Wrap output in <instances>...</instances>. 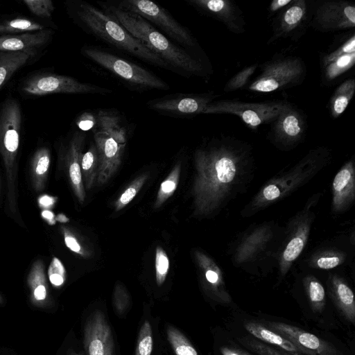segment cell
<instances>
[{"instance_id":"6da1fadb","label":"cell","mask_w":355,"mask_h":355,"mask_svg":"<svg viewBox=\"0 0 355 355\" xmlns=\"http://www.w3.org/2000/svg\"><path fill=\"white\" fill-rule=\"evenodd\" d=\"M64 6L69 18L87 35L151 65L172 71L162 58L101 8L83 0H67Z\"/></svg>"},{"instance_id":"7a4b0ae2","label":"cell","mask_w":355,"mask_h":355,"mask_svg":"<svg viewBox=\"0 0 355 355\" xmlns=\"http://www.w3.org/2000/svg\"><path fill=\"white\" fill-rule=\"evenodd\" d=\"M101 8L110 14L133 37L162 58L173 73L184 78L205 77L202 63L187 50L173 42L141 16L124 11L111 1H98Z\"/></svg>"},{"instance_id":"3957f363","label":"cell","mask_w":355,"mask_h":355,"mask_svg":"<svg viewBox=\"0 0 355 355\" xmlns=\"http://www.w3.org/2000/svg\"><path fill=\"white\" fill-rule=\"evenodd\" d=\"M23 118L21 105L15 97L9 95L0 103V155L6 172L9 206L13 214L17 211L15 180Z\"/></svg>"},{"instance_id":"277c9868","label":"cell","mask_w":355,"mask_h":355,"mask_svg":"<svg viewBox=\"0 0 355 355\" xmlns=\"http://www.w3.org/2000/svg\"><path fill=\"white\" fill-rule=\"evenodd\" d=\"M81 55L118 78L126 87L137 92L166 91L170 85L150 71L103 48L84 45Z\"/></svg>"},{"instance_id":"5b68a950","label":"cell","mask_w":355,"mask_h":355,"mask_svg":"<svg viewBox=\"0 0 355 355\" xmlns=\"http://www.w3.org/2000/svg\"><path fill=\"white\" fill-rule=\"evenodd\" d=\"M17 92L21 96L30 98L55 94L109 95L113 91L71 76L39 70L24 77L18 83Z\"/></svg>"},{"instance_id":"8992f818","label":"cell","mask_w":355,"mask_h":355,"mask_svg":"<svg viewBox=\"0 0 355 355\" xmlns=\"http://www.w3.org/2000/svg\"><path fill=\"white\" fill-rule=\"evenodd\" d=\"M114 6L124 11L137 14L150 24H154L168 38L187 50L196 47V38L190 31L178 21L164 8L149 0L112 1Z\"/></svg>"},{"instance_id":"52a82bcc","label":"cell","mask_w":355,"mask_h":355,"mask_svg":"<svg viewBox=\"0 0 355 355\" xmlns=\"http://www.w3.org/2000/svg\"><path fill=\"white\" fill-rule=\"evenodd\" d=\"M129 128H119L93 132V139L98 154V171L96 182L105 184L118 170L127 144Z\"/></svg>"},{"instance_id":"ba28073f","label":"cell","mask_w":355,"mask_h":355,"mask_svg":"<svg viewBox=\"0 0 355 355\" xmlns=\"http://www.w3.org/2000/svg\"><path fill=\"white\" fill-rule=\"evenodd\" d=\"M284 102L243 103L234 101H214L209 103L203 114L227 113L236 115L252 128L274 121L286 106Z\"/></svg>"},{"instance_id":"9c48e42d","label":"cell","mask_w":355,"mask_h":355,"mask_svg":"<svg viewBox=\"0 0 355 355\" xmlns=\"http://www.w3.org/2000/svg\"><path fill=\"white\" fill-rule=\"evenodd\" d=\"M305 74L298 58H288L269 63L263 73L250 85V91L268 93L299 83Z\"/></svg>"},{"instance_id":"30bf717a","label":"cell","mask_w":355,"mask_h":355,"mask_svg":"<svg viewBox=\"0 0 355 355\" xmlns=\"http://www.w3.org/2000/svg\"><path fill=\"white\" fill-rule=\"evenodd\" d=\"M212 99L210 94L174 93L150 99L146 106L162 115L185 118L203 114Z\"/></svg>"},{"instance_id":"8fae6325","label":"cell","mask_w":355,"mask_h":355,"mask_svg":"<svg viewBox=\"0 0 355 355\" xmlns=\"http://www.w3.org/2000/svg\"><path fill=\"white\" fill-rule=\"evenodd\" d=\"M86 137L85 132L73 130L60 144V158L67 166L73 191L80 203L85 199L80 161Z\"/></svg>"},{"instance_id":"7c38bea8","label":"cell","mask_w":355,"mask_h":355,"mask_svg":"<svg viewBox=\"0 0 355 355\" xmlns=\"http://www.w3.org/2000/svg\"><path fill=\"white\" fill-rule=\"evenodd\" d=\"M313 26L322 31L354 28L355 7L345 1H328L315 11Z\"/></svg>"},{"instance_id":"4fadbf2b","label":"cell","mask_w":355,"mask_h":355,"mask_svg":"<svg viewBox=\"0 0 355 355\" xmlns=\"http://www.w3.org/2000/svg\"><path fill=\"white\" fill-rule=\"evenodd\" d=\"M271 330L284 336L298 347L314 352L316 355H343L329 343L297 327L280 322L267 321Z\"/></svg>"},{"instance_id":"5bb4252c","label":"cell","mask_w":355,"mask_h":355,"mask_svg":"<svg viewBox=\"0 0 355 355\" xmlns=\"http://www.w3.org/2000/svg\"><path fill=\"white\" fill-rule=\"evenodd\" d=\"M199 12L223 23L231 31H243V20L239 10L230 1L225 0H185Z\"/></svg>"},{"instance_id":"9a60e30c","label":"cell","mask_w":355,"mask_h":355,"mask_svg":"<svg viewBox=\"0 0 355 355\" xmlns=\"http://www.w3.org/2000/svg\"><path fill=\"white\" fill-rule=\"evenodd\" d=\"M113 339L105 315L95 311L88 318L84 329V347L87 355H104L109 343Z\"/></svg>"},{"instance_id":"2e32d148","label":"cell","mask_w":355,"mask_h":355,"mask_svg":"<svg viewBox=\"0 0 355 355\" xmlns=\"http://www.w3.org/2000/svg\"><path fill=\"white\" fill-rule=\"evenodd\" d=\"M55 31L47 28L34 32L0 36L1 51H28L42 55V51L50 44Z\"/></svg>"},{"instance_id":"e0dca14e","label":"cell","mask_w":355,"mask_h":355,"mask_svg":"<svg viewBox=\"0 0 355 355\" xmlns=\"http://www.w3.org/2000/svg\"><path fill=\"white\" fill-rule=\"evenodd\" d=\"M245 329L254 338L263 342L278 346L282 349L293 355H316L314 352L305 350L284 336L255 322H247L244 324Z\"/></svg>"},{"instance_id":"ac0fdd59","label":"cell","mask_w":355,"mask_h":355,"mask_svg":"<svg viewBox=\"0 0 355 355\" xmlns=\"http://www.w3.org/2000/svg\"><path fill=\"white\" fill-rule=\"evenodd\" d=\"M274 129L277 136L288 140L300 138L305 130V121L300 113L288 104L274 121Z\"/></svg>"},{"instance_id":"d6986e66","label":"cell","mask_w":355,"mask_h":355,"mask_svg":"<svg viewBox=\"0 0 355 355\" xmlns=\"http://www.w3.org/2000/svg\"><path fill=\"white\" fill-rule=\"evenodd\" d=\"M31 303L37 307L44 308L50 303L49 287L44 272V264L40 259L35 261L27 278Z\"/></svg>"},{"instance_id":"ffe728a7","label":"cell","mask_w":355,"mask_h":355,"mask_svg":"<svg viewBox=\"0 0 355 355\" xmlns=\"http://www.w3.org/2000/svg\"><path fill=\"white\" fill-rule=\"evenodd\" d=\"M57 28L53 22H44L24 15L0 17V36Z\"/></svg>"},{"instance_id":"44dd1931","label":"cell","mask_w":355,"mask_h":355,"mask_svg":"<svg viewBox=\"0 0 355 355\" xmlns=\"http://www.w3.org/2000/svg\"><path fill=\"white\" fill-rule=\"evenodd\" d=\"M40 55L28 51H0V91L17 71L33 63Z\"/></svg>"},{"instance_id":"7402d4cb","label":"cell","mask_w":355,"mask_h":355,"mask_svg":"<svg viewBox=\"0 0 355 355\" xmlns=\"http://www.w3.org/2000/svg\"><path fill=\"white\" fill-rule=\"evenodd\" d=\"M51 163V151L46 146L38 147L31 161V173L33 188L42 190L47 178Z\"/></svg>"},{"instance_id":"603a6c76","label":"cell","mask_w":355,"mask_h":355,"mask_svg":"<svg viewBox=\"0 0 355 355\" xmlns=\"http://www.w3.org/2000/svg\"><path fill=\"white\" fill-rule=\"evenodd\" d=\"M306 13V5L304 0L292 1L279 18L277 33L282 35L294 31L304 21Z\"/></svg>"},{"instance_id":"cb8c5ba5","label":"cell","mask_w":355,"mask_h":355,"mask_svg":"<svg viewBox=\"0 0 355 355\" xmlns=\"http://www.w3.org/2000/svg\"><path fill=\"white\" fill-rule=\"evenodd\" d=\"M80 167L83 180L86 189L89 190L96 182L98 171V154L94 141L89 144L87 150L83 153Z\"/></svg>"},{"instance_id":"d4e9b609","label":"cell","mask_w":355,"mask_h":355,"mask_svg":"<svg viewBox=\"0 0 355 355\" xmlns=\"http://www.w3.org/2000/svg\"><path fill=\"white\" fill-rule=\"evenodd\" d=\"M335 298L338 309L351 323H355V302L351 288L343 282L335 283Z\"/></svg>"},{"instance_id":"484cf974","label":"cell","mask_w":355,"mask_h":355,"mask_svg":"<svg viewBox=\"0 0 355 355\" xmlns=\"http://www.w3.org/2000/svg\"><path fill=\"white\" fill-rule=\"evenodd\" d=\"M354 91V78L345 80L336 89L330 101V110L334 117L339 116L345 110Z\"/></svg>"},{"instance_id":"4316f807","label":"cell","mask_w":355,"mask_h":355,"mask_svg":"<svg viewBox=\"0 0 355 355\" xmlns=\"http://www.w3.org/2000/svg\"><path fill=\"white\" fill-rule=\"evenodd\" d=\"M180 171L181 162H179L162 182L157 194L154 208L157 209L161 207L173 194L179 182Z\"/></svg>"},{"instance_id":"83f0119b","label":"cell","mask_w":355,"mask_h":355,"mask_svg":"<svg viewBox=\"0 0 355 355\" xmlns=\"http://www.w3.org/2000/svg\"><path fill=\"white\" fill-rule=\"evenodd\" d=\"M166 335L176 355H198L189 340L175 327L168 325Z\"/></svg>"},{"instance_id":"f1b7e54d","label":"cell","mask_w":355,"mask_h":355,"mask_svg":"<svg viewBox=\"0 0 355 355\" xmlns=\"http://www.w3.org/2000/svg\"><path fill=\"white\" fill-rule=\"evenodd\" d=\"M355 63V52L343 55L324 67L326 79L331 80L352 68Z\"/></svg>"},{"instance_id":"f546056e","label":"cell","mask_w":355,"mask_h":355,"mask_svg":"<svg viewBox=\"0 0 355 355\" xmlns=\"http://www.w3.org/2000/svg\"><path fill=\"white\" fill-rule=\"evenodd\" d=\"M30 12L42 21H50L55 10L51 0H23Z\"/></svg>"},{"instance_id":"4dcf8cb0","label":"cell","mask_w":355,"mask_h":355,"mask_svg":"<svg viewBox=\"0 0 355 355\" xmlns=\"http://www.w3.org/2000/svg\"><path fill=\"white\" fill-rule=\"evenodd\" d=\"M148 177V174H142L128 185L115 202L116 211H120L132 200L142 188Z\"/></svg>"},{"instance_id":"1f68e13d","label":"cell","mask_w":355,"mask_h":355,"mask_svg":"<svg viewBox=\"0 0 355 355\" xmlns=\"http://www.w3.org/2000/svg\"><path fill=\"white\" fill-rule=\"evenodd\" d=\"M153 348L152 327L148 321H145L139 331L135 355H151Z\"/></svg>"},{"instance_id":"d6a6232c","label":"cell","mask_w":355,"mask_h":355,"mask_svg":"<svg viewBox=\"0 0 355 355\" xmlns=\"http://www.w3.org/2000/svg\"><path fill=\"white\" fill-rule=\"evenodd\" d=\"M308 296L311 309L315 313H321L325 305V293L321 284L311 280L308 284Z\"/></svg>"},{"instance_id":"836d02e7","label":"cell","mask_w":355,"mask_h":355,"mask_svg":"<svg viewBox=\"0 0 355 355\" xmlns=\"http://www.w3.org/2000/svg\"><path fill=\"white\" fill-rule=\"evenodd\" d=\"M238 340L247 348L259 355H293L287 352L277 351L252 337L244 336Z\"/></svg>"},{"instance_id":"e575fe53","label":"cell","mask_w":355,"mask_h":355,"mask_svg":"<svg viewBox=\"0 0 355 355\" xmlns=\"http://www.w3.org/2000/svg\"><path fill=\"white\" fill-rule=\"evenodd\" d=\"M48 277L51 285L60 288L65 283L66 270L62 263L57 257H53L48 268Z\"/></svg>"},{"instance_id":"d590c367","label":"cell","mask_w":355,"mask_h":355,"mask_svg":"<svg viewBox=\"0 0 355 355\" xmlns=\"http://www.w3.org/2000/svg\"><path fill=\"white\" fill-rule=\"evenodd\" d=\"M169 270V259L166 252L160 247H157L155 253V276L157 286H161L165 281Z\"/></svg>"},{"instance_id":"8d00e7d4","label":"cell","mask_w":355,"mask_h":355,"mask_svg":"<svg viewBox=\"0 0 355 355\" xmlns=\"http://www.w3.org/2000/svg\"><path fill=\"white\" fill-rule=\"evenodd\" d=\"M257 67V64H254L237 73L227 83L224 90L232 92L242 88L253 74Z\"/></svg>"},{"instance_id":"74e56055","label":"cell","mask_w":355,"mask_h":355,"mask_svg":"<svg viewBox=\"0 0 355 355\" xmlns=\"http://www.w3.org/2000/svg\"><path fill=\"white\" fill-rule=\"evenodd\" d=\"M130 298L125 288L123 285L116 284L112 295V304L116 312L123 314L129 306Z\"/></svg>"},{"instance_id":"f35d334b","label":"cell","mask_w":355,"mask_h":355,"mask_svg":"<svg viewBox=\"0 0 355 355\" xmlns=\"http://www.w3.org/2000/svg\"><path fill=\"white\" fill-rule=\"evenodd\" d=\"M355 52V36H352L336 51L326 55L322 59L323 66L325 67L336 58L348 53Z\"/></svg>"},{"instance_id":"ab89813d","label":"cell","mask_w":355,"mask_h":355,"mask_svg":"<svg viewBox=\"0 0 355 355\" xmlns=\"http://www.w3.org/2000/svg\"><path fill=\"white\" fill-rule=\"evenodd\" d=\"M304 247V241L300 237L293 238L287 245L283 257L286 261L295 260L300 254Z\"/></svg>"},{"instance_id":"60d3db41","label":"cell","mask_w":355,"mask_h":355,"mask_svg":"<svg viewBox=\"0 0 355 355\" xmlns=\"http://www.w3.org/2000/svg\"><path fill=\"white\" fill-rule=\"evenodd\" d=\"M62 230L67 247L72 252L84 256L85 252L76 237L64 227H62Z\"/></svg>"},{"instance_id":"b9f144b4","label":"cell","mask_w":355,"mask_h":355,"mask_svg":"<svg viewBox=\"0 0 355 355\" xmlns=\"http://www.w3.org/2000/svg\"><path fill=\"white\" fill-rule=\"evenodd\" d=\"M351 173L348 168H343L336 175L333 187L336 191H340L349 182L351 179Z\"/></svg>"},{"instance_id":"7bdbcfd3","label":"cell","mask_w":355,"mask_h":355,"mask_svg":"<svg viewBox=\"0 0 355 355\" xmlns=\"http://www.w3.org/2000/svg\"><path fill=\"white\" fill-rule=\"evenodd\" d=\"M340 263V259L337 257H321L317 261V264L322 269H331Z\"/></svg>"},{"instance_id":"ee69618b","label":"cell","mask_w":355,"mask_h":355,"mask_svg":"<svg viewBox=\"0 0 355 355\" xmlns=\"http://www.w3.org/2000/svg\"><path fill=\"white\" fill-rule=\"evenodd\" d=\"M263 193L266 199L272 200L279 196L280 191L278 187L272 184L266 187L263 189Z\"/></svg>"},{"instance_id":"f6af8a7d","label":"cell","mask_w":355,"mask_h":355,"mask_svg":"<svg viewBox=\"0 0 355 355\" xmlns=\"http://www.w3.org/2000/svg\"><path fill=\"white\" fill-rule=\"evenodd\" d=\"M205 276L206 280L210 285H211V286L214 288H217L218 286L220 279L219 276L216 271L211 269H208L205 271Z\"/></svg>"},{"instance_id":"bcb514c9","label":"cell","mask_w":355,"mask_h":355,"mask_svg":"<svg viewBox=\"0 0 355 355\" xmlns=\"http://www.w3.org/2000/svg\"><path fill=\"white\" fill-rule=\"evenodd\" d=\"M220 352L222 355H251L246 352L241 350L240 349L228 346L221 347L220 348Z\"/></svg>"},{"instance_id":"7dc6e473","label":"cell","mask_w":355,"mask_h":355,"mask_svg":"<svg viewBox=\"0 0 355 355\" xmlns=\"http://www.w3.org/2000/svg\"><path fill=\"white\" fill-rule=\"evenodd\" d=\"M38 202L40 207L43 208H49L55 202V198L52 196L44 195L40 198Z\"/></svg>"},{"instance_id":"c3c4849f","label":"cell","mask_w":355,"mask_h":355,"mask_svg":"<svg viewBox=\"0 0 355 355\" xmlns=\"http://www.w3.org/2000/svg\"><path fill=\"white\" fill-rule=\"evenodd\" d=\"M291 2V0H274L270 5V10L272 12L276 11L281 8L290 4Z\"/></svg>"},{"instance_id":"681fc988","label":"cell","mask_w":355,"mask_h":355,"mask_svg":"<svg viewBox=\"0 0 355 355\" xmlns=\"http://www.w3.org/2000/svg\"><path fill=\"white\" fill-rule=\"evenodd\" d=\"M42 215L46 220H49L50 223H51V220H53L54 215L53 214L49 211V210H44L42 212Z\"/></svg>"},{"instance_id":"f907efd6","label":"cell","mask_w":355,"mask_h":355,"mask_svg":"<svg viewBox=\"0 0 355 355\" xmlns=\"http://www.w3.org/2000/svg\"><path fill=\"white\" fill-rule=\"evenodd\" d=\"M114 342L113 339L109 343L104 355H114Z\"/></svg>"},{"instance_id":"816d5d0a","label":"cell","mask_w":355,"mask_h":355,"mask_svg":"<svg viewBox=\"0 0 355 355\" xmlns=\"http://www.w3.org/2000/svg\"><path fill=\"white\" fill-rule=\"evenodd\" d=\"M3 298L1 297V295H0V304H2L3 303Z\"/></svg>"},{"instance_id":"f5cc1de1","label":"cell","mask_w":355,"mask_h":355,"mask_svg":"<svg viewBox=\"0 0 355 355\" xmlns=\"http://www.w3.org/2000/svg\"><path fill=\"white\" fill-rule=\"evenodd\" d=\"M71 355H83V354H82L73 353V354H71Z\"/></svg>"},{"instance_id":"db71d44e","label":"cell","mask_w":355,"mask_h":355,"mask_svg":"<svg viewBox=\"0 0 355 355\" xmlns=\"http://www.w3.org/2000/svg\"><path fill=\"white\" fill-rule=\"evenodd\" d=\"M0 7H1V3H0Z\"/></svg>"}]
</instances>
